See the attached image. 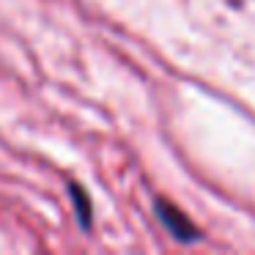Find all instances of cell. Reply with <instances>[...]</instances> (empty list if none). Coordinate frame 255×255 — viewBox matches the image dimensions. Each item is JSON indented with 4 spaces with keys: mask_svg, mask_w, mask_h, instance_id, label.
Returning <instances> with one entry per match:
<instances>
[{
    "mask_svg": "<svg viewBox=\"0 0 255 255\" xmlns=\"http://www.w3.org/2000/svg\"><path fill=\"white\" fill-rule=\"evenodd\" d=\"M154 209H156V217H159V222L165 225V231L170 233L173 239H178V242H198L200 233L198 228L189 222V217L184 214V211H178L173 203H167V200H154Z\"/></svg>",
    "mask_w": 255,
    "mask_h": 255,
    "instance_id": "1",
    "label": "cell"
},
{
    "mask_svg": "<svg viewBox=\"0 0 255 255\" xmlns=\"http://www.w3.org/2000/svg\"><path fill=\"white\" fill-rule=\"evenodd\" d=\"M69 192H72V200H77V217H80V225H83V231H88L91 225V206H88V198H85L83 187H77V184H69Z\"/></svg>",
    "mask_w": 255,
    "mask_h": 255,
    "instance_id": "2",
    "label": "cell"
}]
</instances>
